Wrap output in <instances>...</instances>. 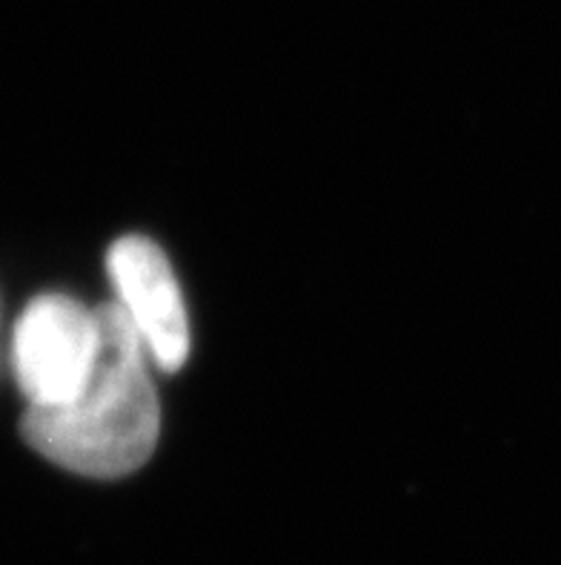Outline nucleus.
Wrapping results in <instances>:
<instances>
[{"mask_svg":"<svg viewBox=\"0 0 561 565\" xmlns=\"http://www.w3.org/2000/svg\"><path fill=\"white\" fill-rule=\"evenodd\" d=\"M98 353V310L66 294L29 301L12 333V373L26 411L61 408L75 399L93 376Z\"/></svg>","mask_w":561,"mask_h":565,"instance_id":"f03ea898","label":"nucleus"},{"mask_svg":"<svg viewBox=\"0 0 561 565\" xmlns=\"http://www.w3.org/2000/svg\"><path fill=\"white\" fill-rule=\"evenodd\" d=\"M100 353L86 387L61 408L26 411L23 439L55 466L115 480L150 462L161 437V399L150 348L123 310L100 305Z\"/></svg>","mask_w":561,"mask_h":565,"instance_id":"f257e3e1","label":"nucleus"},{"mask_svg":"<svg viewBox=\"0 0 561 565\" xmlns=\"http://www.w3.org/2000/svg\"><path fill=\"white\" fill-rule=\"evenodd\" d=\"M107 273L115 305L150 348L161 371H179L190 356V316L170 258L147 236H123L109 247Z\"/></svg>","mask_w":561,"mask_h":565,"instance_id":"7ed1b4c3","label":"nucleus"}]
</instances>
